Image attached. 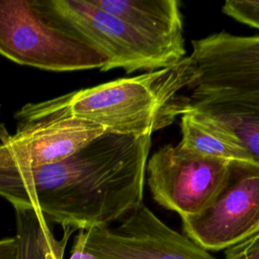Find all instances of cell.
I'll use <instances>...</instances> for the list:
<instances>
[{
  "label": "cell",
  "mask_w": 259,
  "mask_h": 259,
  "mask_svg": "<svg viewBox=\"0 0 259 259\" xmlns=\"http://www.w3.org/2000/svg\"><path fill=\"white\" fill-rule=\"evenodd\" d=\"M54 10L72 28L98 48L108 59L101 71L122 69L126 73L159 70L178 61L120 18L102 10L91 0H50Z\"/></svg>",
  "instance_id": "obj_5"
},
{
  "label": "cell",
  "mask_w": 259,
  "mask_h": 259,
  "mask_svg": "<svg viewBox=\"0 0 259 259\" xmlns=\"http://www.w3.org/2000/svg\"><path fill=\"white\" fill-rule=\"evenodd\" d=\"M226 259H259V244L244 241L225 252Z\"/></svg>",
  "instance_id": "obj_15"
},
{
  "label": "cell",
  "mask_w": 259,
  "mask_h": 259,
  "mask_svg": "<svg viewBox=\"0 0 259 259\" xmlns=\"http://www.w3.org/2000/svg\"><path fill=\"white\" fill-rule=\"evenodd\" d=\"M195 71L189 57L166 68L120 78L51 100L24 105L15 115L17 126L64 117H76L105 132L141 137L152 135L188 111Z\"/></svg>",
  "instance_id": "obj_2"
},
{
  "label": "cell",
  "mask_w": 259,
  "mask_h": 259,
  "mask_svg": "<svg viewBox=\"0 0 259 259\" xmlns=\"http://www.w3.org/2000/svg\"><path fill=\"white\" fill-rule=\"evenodd\" d=\"M16 259H63L70 235L75 231L64 228L65 233L57 240L50 223L33 208L16 207Z\"/></svg>",
  "instance_id": "obj_12"
},
{
  "label": "cell",
  "mask_w": 259,
  "mask_h": 259,
  "mask_svg": "<svg viewBox=\"0 0 259 259\" xmlns=\"http://www.w3.org/2000/svg\"><path fill=\"white\" fill-rule=\"evenodd\" d=\"M187 112L238 145L259 168V94L192 92Z\"/></svg>",
  "instance_id": "obj_10"
},
{
  "label": "cell",
  "mask_w": 259,
  "mask_h": 259,
  "mask_svg": "<svg viewBox=\"0 0 259 259\" xmlns=\"http://www.w3.org/2000/svg\"><path fill=\"white\" fill-rule=\"evenodd\" d=\"M86 235L85 230H79L71 251L69 259H96L95 256L85 248Z\"/></svg>",
  "instance_id": "obj_16"
},
{
  "label": "cell",
  "mask_w": 259,
  "mask_h": 259,
  "mask_svg": "<svg viewBox=\"0 0 259 259\" xmlns=\"http://www.w3.org/2000/svg\"><path fill=\"white\" fill-rule=\"evenodd\" d=\"M151 135L104 132L65 159L0 169V196L73 230L107 227L143 203Z\"/></svg>",
  "instance_id": "obj_1"
},
{
  "label": "cell",
  "mask_w": 259,
  "mask_h": 259,
  "mask_svg": "<svg viewBox=\"0 0 259 259\" xmlns=\"http://www.w3.org/2000/svg\"><path fill=\"white\" fill-rule=\"evenodd\" d=\"M99 124L64 117L17 126L15 135H1L0 169H26L65 159L102 135Z\"/></svg>",
  "instance_id": "obj_9"
},
{
  "label": "cell",
  "mask_w": 259,
  "mask_h": 259,
  "mask_svg": "<svg viewBox=\"0 0 259 259\" xmlns=\"http://www.w3.org/2000/svg\"><path fill=\"white\" fill-rule=\"evenodd\" d=\"M192 92L259 94V35L221 31L192 40Z\"/></svg>",
  "instance_id": "obj_8"
},
{
  "label": "cell",
  "mask_w": 259,
  "mask_h": 259,
  "mask_svg": "<svg viewBox=\"0 0 259 259\" xmlns=\"http://www.w3.org/2000/svg\"><path fill=\"white\" fill-rule=\"evenodd\" d=\"M85 248L96 259H218L163 223L142 203L115 227L85 230Z\"/></svg>",
  "instance_id": "obj_7"
},
{
  "label": "cell",
  "mask_w": 259,
  "mask_h": 259,
  "mask_svg": "<svg viewBox=\"0 0 259 259\" xmlns=\"http://www.w3.org/2000/svg\"><path fill=\"white\" fill-rule=\"evenodd\" d=\"M222 11L241 23L259 29V1L228 0L223 5Z\"/></svg>",
  "instance_id": "obj_14"
},
{
  "label": "cell",
  "mask_w": 259,
  "mask_h": 259,
  "mask_svg": "<svg viewBox=\"0 0 259 259\" xmlns=\"http://www.w3.org/2000/svg\"><path fill=\"white\" fill-rule=\"evenodd\" d=\"M181 141L179 144L193 152L225 160L231 164L245 165L257 168L251 157L238 145L215 132L187 112L181 116Z\"/></svg>",
  "instance_id": "obj_13"
},
{
  "label": "cell",
  "mask_w": 259,
  "mask_h": 259,
  "mask_svg": "<svg viewBox=\"0 0 259 259\" xmlns=\"http://www.w3.org/2000/svg\"><path fill=\"white\" fill-rule=\"evenodd\" d=\"M185 236L206 251L243 243L259 232V169L232 164L224 189L197 214L182 218Z\"/></svg>",
  "instance_id": "obj_6"
},
{
  "label": "cell",
  "mask_w": 259,
  "mask_h": 259,
  "mask_svg": "<svg viewBox=\"0 0 259 259\" xmlns=\"http://www.w3.org/2000/svg\"><path fill=\"white\" fill-rule=\"evenodd\" d=\"M0 55L58 72L102 70L108 63L98 48L59 16L50 0H0Z\"/></svg>",
  "instance_id": "obj_3"
},
{
  "label": "cell",
  "mask_w": 259,
  "mask_h": 259,
  "mask_svg": "<svg viewBox=\"0 0 259 259\" xmlns=\"http://www.w3.org/2000/svg\"><path fill=\"white\" fill-rule=\"evenodd\" d=\"M102 10L120 18L178 61L185 58L182 15L176 0H91Z\"/></svg>",
  "instance_id": "obj_11"
},
{
  "label": "cell",
  "mask_w": 259,
  "mask_h": 259,
  "mask_svg": "<svg viewBox=\"0 0 259 259\" xmlns=\"http://www.w3.org/2000/svg\"><path fill=\"white\" fill-rule=\"evenodd\" d=\"M232 164L182 147L165 146L148 160V185L161 206L180 218L194 215L208 206L224 189Z\"/></svg>",
  "instance_id": "obj_4"
},
{
  "label": "cell",
  "mask_w": 259,
  "mask_h": 259,
  "mask_svg": "<svg viewBox=\"0 0 259 259\" xmlns=\"http://www.w3.org/2000/svg\"><path fill=\"white\" fill-rule=\"evenodd\" d=\"M17 248L14 238L0 240V259H16Z\"/></svg>",
  "instance_id": "obj_17"
},
{
  "label": "cell",
  "mask_w": 259,
  "mask_h": 259,
  "mask_svg": "<svg viewBox=\"0 0 259 259\" xmlns=\"http://www.w3.org/2000/svg\"><path fill=\"white\" fill-rule=\"evenodd\" d=\"M246 241H248L250 243H253V244H259V232L257 234H255L253 237L246 240Z\"/></svg>",
  "instance_id": "obj_18"
}]
</instances>
